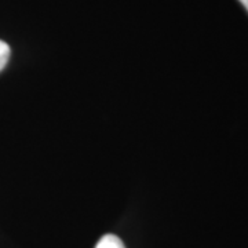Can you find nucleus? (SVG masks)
<instances>
[{
    "instance_id": "f03ea898",
    "label": "nucleus",
    "mask_w": 248,
    "mask_h": 248,
    "mask_svg": "<svg viewBox=\"0 0 248 248\" xmlns=\"http://www.w3.org/2000/svg\"><path fill=\"white\" fill-rule=\"evenodd\" d=\"M10 55H11L10 46L6 42L0 40V72L6 68V65L10 60Z\"/></svg>"
},
{
    "instance_id": "f257e3e1",
    "label": "nucleus",
    "mask_w": 248,
    "mask_h": 248,
    "mask_svg": "<svg viewBox=\"0 0 248 248\" xmlns=\"http://www.w3.org/2000/svg\"><path fill=\"white\" fill-rule=\"evenodd\" d=\"M95 248H125L124 243L115 234H105L97 243Z\"/></svg>"
},
{
    "instance_id": "7ed1b4c3",
    "label": "nucleus",
    "mask_w": 248,
    "mask_h": 248,
    "mask_svg": "<svg viewBox=\"0 0 248 248\" xmlns=\"http://www.w3.org/2000/svg\"><path fill=\"white\" fill-rule=\"evenodd\" d=\"M239 1L243 4V7L247 10V13H248V0H239Z\"/></svg>"
}]
</instances>
